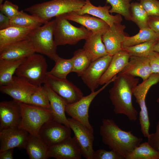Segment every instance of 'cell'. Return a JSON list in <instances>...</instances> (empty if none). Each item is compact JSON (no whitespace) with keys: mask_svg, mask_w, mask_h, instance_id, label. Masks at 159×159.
<instances>
[{"mask_svg":"<svg viewBox=\"0 0 159 159\" xmlns=\"http://www.w3.org/2000/svg\"><path fill=\"white\" fill-rule=\"evenodd\" d=\"M139 80L138 78L119 73L109 91L114 113L125 115L130 121L137 119L138 112L132 105V97Z\"/></svg>","mask_w":159,"mask_h":159,"instance_id":"cell-1","label":"cell"},{"mask_svg":"<svg viewBox=\"0 0 159 159\" xmlns=\"http://www.w3.org/2000/svg\"><path fill=\"white\" fill-rule=\"evenodd\" d=\"M131 132L123 130L113 120L108 118L102 120L100 128L102 143L125 159L143 140Z\"/></svg>","mask_w":159,"mask_h":159,"instance_id":"cell-2","label":"cell"},{"mask_svg":"<svg viewBox=\"0 0 159 159\" xmlns=\"http://www.w3.org/2000/svg\"><path fill=\"white\" fill-rule=\"evenodd\" d=\"M85 3V0H50L34 4L24 10L37 17L44 24L53 17L78 11Z\"/></svg>","mask_w":159,"mask_h":159,"instance_id":"cell-3","label":"cell"},{"mask_svg":"<svg viewBox=\"0 0 159 159\" xmlns=\"http://www.w3.org/2000/svg\"><path fill=\"white\" fill-rule=\"evenodd\" d=\"M56 25L55 19L50 20L33 29L27 37L35 52L46 55L55 62L60 57L54 40Z\"/></svg>","mask_w":159,"mask_h":159,"instance_id":"cell-4","label":"cell"},{"mask_svg":"<svg viewBox=\"0 0 159 159\" xmlns=\"http://www.w3.org/2000/svg\"><path fill=\"white\" fill-rule=\"evenodd\" d=\"M21 120L18 128L39 137L40 129L47 121L53 119L52 109L29 104L21 103Z\"/></svg>","mask_w":159,"mask_h":159,"instance_id":"cell-5","label":"cell"},{"mask_svg":"<svg viewBox=\"0 0 159 159\" xmlns=\"http://www.w3.org/2000/svg\"><path fill=\"white\" fill-rule=\"evenodd\" d=\"M47 64L41 54L34 53L25 58L17 69L16 75L37 87L44 84L47 74Z\"/></svg>","mask_w":159,"mask_h":159,"instance_id":"cell-6","label":"cell"},{"mask_svg":"<svg viewBox=\"0 0 159 159\" xmlns=\"http://www.w3.org/2000/svg\"><path fill=\"white\" fill-rule=\"evenodd\" d=\"M55 18L54 37L57 46L75 44L82 39L85 40L92 33L83 26L77 27L73 25L61 16Z\"/></svg>","mask_w":159,"mask_h":159,"instance_id":"cell-7","label":"cell"},{"mask_svg":"<svg viewBox=\"0 0 159 159\" xmlns=\"http://www.w3.org/2000/svg\"><path fill=\"white\" fill-rule=\"evenodd\" d=\"M159 82V73H152L147 80L138 84L133 92V95L135 98L136 102L140 108L139 119L141 132L145 137L147 138L150 134V125L146 105V97L150 88Z\"/></svg>","mask_w":159,"mask_h":159,"instance_id":"cell-8","label":"cell"},{"mask_svg":"<svg viewBox=\"0 0 159 159\" xmlns=\"http://www.w3.org/2000/svg\"><path fill=\"white\" fill-rule=\"evenodd\" d=\"M116 76L105 84L98 90L91 93L88 95L83 96L77 102L72 104H67L65 108V112L71 118L82 123L90 130L94 131L93 127L90 123L88 111L89 107L92 100L101 91L109 84L113 82Z\"/></svg>","mask_w":159,"mask_h":159,"instance_id":"cell-9","label":"cell"},{"mask_svg":"<svg viewBox=\"0 0 159 159\" xmlns=\"http://www.w3.org/2000/svg\"><path fill=\"white\" fill-rule=\"evenodd\" d=\"M38 87L25 79L16 75L13 76L9 83L0 86V91L18 102L29 104L31 96Z\"/></svg>","mask_w":159,"mask_h":159,"instance_id":"cell-10","label":"cell"},{"mask_svg":"<svg viewBox=\"0 0 159 159\" xmlns=\"http://www.w3.org/2000/svg\"><path fill=\"white\" fill-rule=\"evenodd\" d=\"M44 84L63 98L67 104L73 103L83 96L80 89L66 78L61 79L47 74Z\"/></svg>","mask_w":159,"mask_h":159,"instance_id":"cell-11","label":"cell"},{"mask_svg":"<svg viewBox=\"0 0 159 159\" xmlns=\"http://www.w3.org/2000/svg\"><path fill=\"white\" fill-rule=\"evenodd\" d=\"M71 130L70 127L52 119L42 125L39 132V137L49 147L70 138Z\"/></svg>","mask_w":159,"mask_h":159,"instance_id":"cell-12","label":"cell"},{"mask_svg":"<svg viewBox=\"0 0 159 159\" xmlns=\"http://www.w3.org/2000/svg\"><path fill=\"white\" fill-rule=\"evenodd\" d=\"M69 127L74 133L76 141L81 150L82 156L87 159H92L94 150V131L82 123L72 118H68Z\"/></svg>","mask_w":159,"mask_h":159,"instance_id":"cell-13","label":"cell"},{"mask_svg":"<svg viewBox=\"0 0 159 159\" xmlns=\"http://www.w3.org/2000/svg\"><path fill=\"white\" fill-rule=\"evenodd\" d=\"M112 56L107 55L92 62L80 76L91 92L95 91L100 85V80L107 69Z\"/></svg>","mask_w":159,"mask_h":159,"instance_id":"cell-14","label":"cell"},{"mask_svg":"<svg viewBox=\"0 0 159 159\" xmlns=\"http://www.w3.org/2000/svg\"><path fill=\"white\" fill-rule=\"evenodd\" d=\"M21 120L20 103L14 100L0 102V132L18 128Z\"/></svg>","mask_w":159,"mask_h":159,"instance_id":"cell-15","label":"cell"},{"mask_svg":"<svg viewBox=\"0 0 159 159\" xmlns=\"http://www.w3.org/2000/svg\"><path fill=\"white\" fill-rule=\"evenodd\" d=\"M82 156L80 148L73 136L49 147L47 159H81Z\"/></svg>","mask_w":159,"mask_h":159,"instance_id":"cell-16","label":"cell"},{"mask_svg":"<svg viewBox=\"0 0 159 159\" xmlns=\"http://www.w3.org/2000/svg\"><path fill=\"white\" fill-rule=\"evenodd\" d=\"M29 134L19 128H12L0 132V152L17 148L25 149Z\"/></svg>","mask_w":159,"mask_h":159,"instance_id":"cell-17","label":"cell"},{"mask_svg":"<svg viewBox=\"0 0 159 159\" xmlns=\"http://www.w3.org/2000/svg\"><path fill=\"white\" fill-rule=\"evenodd\" d=\"M125 27L121 23L114 24L102 35V41L108 55L113 56L123 49Z\"/></svg>","mask_w":159,"mask_h":159,"instance_id":"cell-18","label":"cell"},{"mask_svg":"<svg viewBox=\"0 0 159 159\" xmlns=\"http://www.w3.org/2000/svg\"><path fill=\"white\" fill-rule=\"evenodd\" d=\"M28 39L7 45L0 49V60H16L28 57L35 53Z\"/></svg>","mask_w":159,"mask_h":159,"instance_id":"cell-19","label":"cell"},{"mask_svg":"<svg viewBox=\"0 0 159 159\" xmlns=\"http://www.w3.org/2000/svg\"><path fill=\"white\" fill-rule=\"evenodd\" d=\"M60 16L68 20L80 24L93 33L100 34L102 35L110 27L103 20L99 18L91 16L87 14L80 15L73 12Z\"/></svg>","mask_w":159,"mask_h":159,"instance_id":"cell-20","label":"cell"},{"mask_svg":"<svg viewBox=\"0 0 159 159\" xmlns=\"http://www.w3.org/2000/svg\"><path fill=\"white\" fill-rule=\"evenodd\" d=\"M85 0V3L83 6L75 12L80 15L87 14L96 16L104 21L110 26L114 24H120L122 21L120 14L112 15L110 14V6H96L93 5L90 0Z\"/></svg>","mask_w":159,"mask_h":159,"instance_id":"cell-21","label":"cell"},{"mask_svg":"<svg viewBox=\"0 0 159 159\" xmlns=\"http://www.w3.org/2000/svg\"><path fill=\"white\" fill-rule=\"evenodd\" d=\"M120 73L146 80L152 74L148 57L130 56L128 62Z\"/></svg>","mask_w":159,"mask_h":159,"instance_id":"cell-22","label":"cell"},{"mask_svg":"<svg viewBox=\"0 0 159 159\" xmlns=\"http://www.w3.org/2000/svg\"><path fill=\"white\" fill-rule=\"evenodd\" d=\"M42 86L47 95L53 111V119L69 127L68 118L65 114V107L67 104L66 101L47 84H44Z\"/></svg>","mask_w":159,"mask_h":159,"instance_id":"cell-23","label":"cell"},{"mask_svg":"<svg viewBox=\"0 0 159 159\" xmlns=\"http://www.w3.org/2000/svg\"><path fill=\"white\" fill-rule=\"evenodd\" d=\"M130 57L124 49L113 55L107 69L100 80V85H104L117 76L127 65Z\"/></svg>","mask_w":159,"mask_h":159,"instance_id":"cell-24","label":"cell"},{"mask_svg":"<svg viewBox=\"0 0 159 159\" xmlns=\"http://www.w3.org/2000/svg\"><path fill=\"white\" fill-rule=\"evenodd\" d=\"M34 29L10 26L0 30V49L11 44L27 39L28 34Z\"/></svg>","mask_w":159,"mask_h":159,"instance_id":"cell-25","label":"cell"},{"mask_svg":"<svg viewBox=\"0 0 159 159\" xmlns=\"http://www.w3.org/2000/svg\"><path fill=\"white\" fill-rule=\"evenodd\" d=\"M102 35L92 34L85 40L83 47L91 62L108 55L102 39Z\"/></svg>","mask_w":159,"mask_h":159,"instance_id":"cell-26","label":"cell"},{"mask_svg":"<svg viewBox=\"0 0 159 159\" xmlns=\"http://www.w3.org/2000/svg\"><path fill=\"white\" fill-rule=\"evenodd\" d=\"M49 147L38 137L29 134L25 149L30 159H47Z\"/></svg>","mask_w":159,"mask_h":159,"instance_id":"cell-27","label":"cell"},{"mask_svg":"<svg viewBox=\"0 0 159 159\" xmlns=\"http://www.w3.org/2000/svg\"><path fill=\"white\" fill-rule=\"evenodd\" d=\"M25 58L16 60H0V86L6 85L11 81L13 75Z\"/></svg>","mask_w":159,"mask_h":159,"instance_id":"cell-28","label":"cell"},{"mask_svg":"<svg viewBox=\"0 0 159 159\" xmlns=\"http://www.w3.org/2000/svg\"><path fill=\"white\" fill-rule=\"evenodd\" d=\"M159 39V34L149 27L140 29L136 34L131 37L126 36L122 44V47L133 46L153 39Z\"/></svg>","mask_w":159,"mask_h":159,"instance_id":"cell-29","label":"cell"},{"mask_svg":"<svg viewBox=\"0 0 159 159\" xmlns=\"http://www.w3.org/2000/svg\"><path fill=\"white\" fill-rule=\"evenodd\" d=\"M126 159H159V151L147 142L140 143L125 158Z\"/></svg>","mask_w":159,"mask_h":159,"instance_id":"cell-30","label":"cell"},{"mask_svg":"<svg viewBox=\"0 0 159 159\" xmlns=\"http://www.w3.org/2000/svg\"><path fill=\"white\" fill-rule=\"evenodd\" d=\"M43 24V22L37 17L29 14L22 10L10 19V26L36 28Z\"/></svg>","mask_w":159,"mask_h":159,"instance_id":"cell-31","label":"cell"},{"mask_svg":"<svg viewBox=\"0 0 159 159\" xmlns=\"http://www.w3.org/2000/svg\"><path fill=\"white\" fill-rule=\"evenodd\" d=\"M130 11L131 20L135 23L140 29L149 27V16L140 3H131Z\"/></svg>","mask_w":159,"mask_h":159,"instance_id":"cell-32","label":"cell"},{"mask_svg":"<svg viewBox=\"0 0 159 159\" xmlns=\"http://www.w3.org/2000/svg\"><path fill=\"white\" fill-rule=\"evenodd\" d=\"M55 62V65L47 72V74L59 78L66 79L69 73L72 72L73 63L72 58L65 59L60 57Z\"/></svg>","mask_w":159,"mask_h":159,"instance_id":"cell-33","label":"cell"},{"mask_svg":"<svg viewBox=\"0 0 159 159\" xmlns=\"http://www.w3.org/2000/svg\"><path fill=\"white\" fill-rule=\"evenodd\" d=\"M72 58L73 63L72 72L80 77L92 62L90 59L83 48L75 51Z\"/></svg>","mask_w":159,"mask_h":159,"instance_id":"cell-34","label":"cell"},{"mask_svg":"<svg viewBox=\"0 0 159 159\" xmlns=\"http://www.w3.org/2000/svg\"><path fill=\"white\" fill-rule=\"evenodd\" d=\"M158 39L150 40L124 49L131 56L147 57L153 50V47Z\"/></svg>","mask_w":159,"mask_h":159,"instance_id":"cell-35","label":"cell"},{"mask_svg":"<svg viewBox=\"0 0 159 159\" xmlns=\"http://www.w3.org/2000/svg\"><path fill=\"white\" fill-rule=\"evenodd\" d=\"M131 0H106L107 3L111 6L110 13H115L120 14L126 19L131 20L130 8Z\"/></svg>","mask_w":159,"mask_h":159,"instance_id":"cell-36","label":"cell"},{"mask_svg":"<svg viewBox=\"0 0 159 159\" xmlns=\"http://www.w3.org/2000/svg\"><path fill=\"white\" fill-rule=\"evenodd\" d=\"M29 104L51 109L49 100L42 86L38 87L37 90L31 95Z\"/></svg>","mask_w":159,"mask_h":159,"instance_id":"cell-37","label":"cell"},{"mask_svg":"<svg viewBox=\"0 0 159 159\" xmlns=\"http://www.w3.org/2000/svg\"><path fill=\"white\" fill-rule=\"evenodd\" d=\"M140 3L149 16H159V1L141 0Z\"/></svg>","mask_w":159,"mask_h":159,"instance_id":"cell-38","label":"cell"},{"mask_svg":"<svg viewBox=\"0 0 159 159\" xmlns=\"http://www.w3.org/2000/svg\"><path fill=\"white\" fill-rule=\"evenodd\" d=\"M124 158L117 152L111 150L100 149L95 151L92 159H123Z\"/></svg>","mask_w":159,"mask_h":159,"instance_id":"cell-39","label":"cell"},{"mask_svg":"<svg viewBox=\"0 0 159 159\" xmlns=\"http://www.w3.org/2000/svg\"><path fill=\"white\" fill-rule=\"evenodd\" d=\"M0 11L10 19L14 17L19 12L18 6L8 0H6L0 4Z\"/></svg>","mask_w":159,"mask_h":159,"instance_id":"cell-40","label":"cell"},{"mask_svg":"<svg viewBox=\"0 0 159 159\" xmlns=\"http://www.w3.org/2000/svg\"><path fill=\"white\" fill-rule=\"evenodd\" d=\"M148 57L152 73H159V53L152 51L150 53Z\"/></svg>","mask_w":159,"mask_h":159,"instance_id":"cell-41","label":"cell"},{"mask_svg":"<svg viewBox=\"0 0 159 159\" xmlns=\"http://www.w3.org/2000/svg\"><path fill=\"white\" fill-rule=\"evenodd\" d=\"M147 142L154 149L159 151V120L155 132L150 134L147 137Z\"/></svg>","mask_w":159,"mask_h":159,"instance_id":"cell-42","label":"cell"},{"mask_svg":"<svg viewBox=\"0 0 159 159\" xmlns=\"http://www.w3.org/2000/svg\"><path fill=\"white\" fill-rule=\"evenodd\" d=\"M149 27L159 34V16H149Z\"/></svg>","mask_w":159,"mask_h":159,"instance_id":"cell-43","label":"cell"},{"mask_svg":"<svg viewBox=\"0 0 159 159\" xmlns=\"http://www.w3.org/2000/svg\"><path fill=\"white\" fill-rule=\"evenodd\" d=\"M10 19L0 12V30L5 29L10 26Z\"/></svg>","mask_w":159,"mask_h":159,"instance_id":"cell-44","label":"cell"},{"mask_svg":"<svg viewBox=\"0 0 159 159\" xmlns=\"http://www.w3.org/2000/svg\"><path fill=\"white\" fill-rule=\"evenodd\" d=\"M13 148L0 152V159H13Z\"/></svg>","mask_w":159,"mask_h":159,"instance_id":"cell-45","label":"cell"},{"mask_svg":"<svg viewBox=\"0 0 159 159\" xmlns=\"http://www.w3.org/2000/svg\"><path fill=\"white\" fill-rule=\"evenodd\" d=\"M153 51L159 53V39L154 45Z\"/></svg>","mask_w":159,"mask_h":159,"instance_id":"cell-46","label":"cell"},{"mask_svg":"<svg viewBox=\"0 0 159 159\" xmlns=\"http://www.w3.org/2000/svg\"><path fill=\"white\" fill-rule=\"evenodd\" d=\"M3 0H0V4H2Z\"/></svg>","mask_w":159,"mask_h":159,"instance_id":"cell-47","label":"cell"},{"mask_svg":"<svg viewBox=\"0 0 159 159\" xmlns=\"http://www.w3.org/2000/svg\"><path fill=\"white\" fill-rule=\"evenodd\" d=\"M156 101L157 102L159 103V97L157 99Z\"/></svg>","mask_w":159,"mask_h":159,"instance_id":"cell-48","label":"cell"},{"mask_svg":"<svg viewBox=\"0 0 159 159\" xmlns=\"http://www.w3.org/2000/svg\"><path fill=\"white\" fill-rule=\"evenodd\" d=\"M140 0V1H141V0Z\"/></svg>","mask_w":159,"mask_h":159,"instance_id":"cell-49","label":"cell"}]
</instances>
